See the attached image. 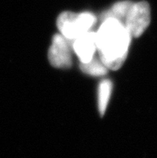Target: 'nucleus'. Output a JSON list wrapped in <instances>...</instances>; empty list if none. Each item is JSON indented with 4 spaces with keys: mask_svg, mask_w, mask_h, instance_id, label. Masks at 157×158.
Segmentation results:
<instances>
[{
    "mask_svg": "<svg viewBox=\"0 0 157 158\" xmlns=\"http://www.w3.org/2000/svg\"><path fill=\"white\" fill-rule=\"evenodd\" d=\"M100 60L107 69L118 70L127 59L131 35L123 23L114 18L102 21L96 32Z\"/></svg>",
    "mask_w": 157,
    "mask_h": 158,
    "instance_id": "f257e3e1",
    "label": "nucleus"
},
{
    "mask_svg": "<svg viewBox=\"0 0 157 158\" xmlns=\"http://www.w3.org/2000/svg\"><path fill=\"white\" fill-rule=\"evenodd\" d=\"M97 22L96 15L91 12L76 14L72 11H64L57 19V27L60 33L66 39L74 41L81 35L91 31Z\"/></svg>",
    "mask_w": 157,
    "mask_h": 158,
    "instance_id": "f03ea898",
    "label": "nucleus"
},
{
    "mask_svg": "<svg viewBox=\"0 0 157 158\" xmlns=\"http://www.w3.org/2000/svg\"><path fill=\"white\" fill-rule=\"evenodd\" d=\"M151 21V9L145 1L132 3L129 11L123 21L131 37H139L149 26Z\"/></svg>",
    "mask_w": 157,
    "mask_h": 158,
    "instance_id": "7ed1b4c3",
    "label": "nucleus"
},
{
    "mask_svg": "<svg viewBox=\"0 0 157 158\" xmlns=\"http://www.w3.org/2000/svg\"><path fill=\"white\" fill-rule=\"evenodd\" d=\"M72 42L61 34L53 36L48 50V60L51 65L56 68H69L72 65Z\"/></svg>",
    "mask_w": 157,
    "mask_h": 158,
    "instance_id": "20e7f679",
    "label": "nucleus"
},
{
    "mask_svg": "<svg viewBox=\"0 0 157 158\" xmlns=\"http://www.w3.org/2000/svg\"><path fill=\"white\" fill-rule=\"evenodd\" d=\"M72 48L81 64L90 62L97 51L96 32L88 31L79 36L72 42Z\"/></svg>",
    "mask_w": 157,
    "mask_h": 158,
    "instance_id": "39448f33",
    "label": "nucleus"
},
{
    "mask_svg": "<svg viewBox=\"0 0 157 158\" xmlns=\"http://www.w3.org/2000/svg\"><path fill=\"white\" fill-rule=\"evenodd\" d=\"M132 3L133 2L131 1H127V0L116 2L110 8L109 10L102 14V21L107 18H114L123 23V21L125 19Z\"/></svg>",
    "mask_w": 157,
    "mask_h": 158,
    "instance_id": "423d86ee",
    "label": "nucleus"
},
{
    "mask_svg": "<svg viewBox=\"0 0 157 158\" xmlns=\"http://www.w3.org/2000/svg\"><path fill=\"white\" fill-rule=\"evenodd\" d=\"M113 84L110 80H102L98 88V109L100 116L104 115L111 97Z\"/></svg>",
    "mask_w": 157,
    "mask_h": 158,
    "instance_id": "0eeeda50",
    "label": "nucleus"
},
{
    "mask_svg": "<svg viewBox=\"0 0 157 158\" xmlns=\"http://www.w3.org/2000/svg\"><path fill=\"white\" fill-rule=\"evenodd\" d=\"M80 68L82 72H84L85 74L93 76H105L108 71V69L101 62L100 58L97 59L95 56L90 62L86 63V64L80 63Z\"/></svg>",
    "mask_w": 157,
    "mask_h": 158,
    "instance_id": "6e6552de",
    "label": "nucleus"
}]
</instances>
